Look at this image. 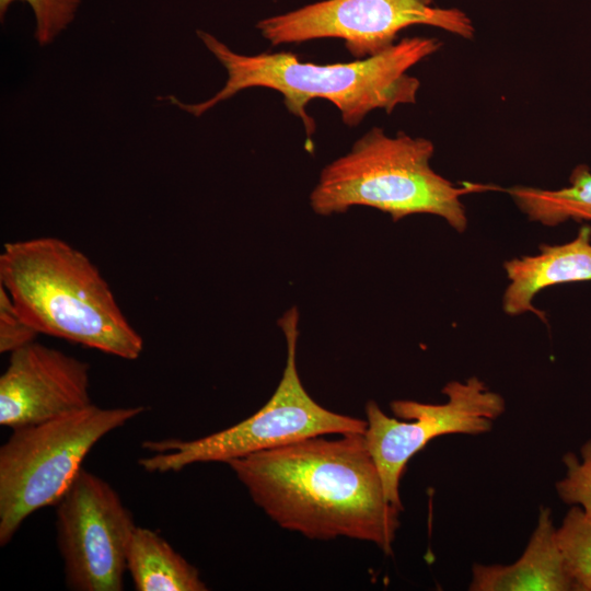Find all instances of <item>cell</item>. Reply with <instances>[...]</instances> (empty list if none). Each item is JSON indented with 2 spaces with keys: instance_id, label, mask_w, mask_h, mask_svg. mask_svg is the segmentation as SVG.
Instances as JSON below:
<instances>
[{
  "instance_id": "12",
  "label": "cell",
  "mask_w": 591,
  "mask_h": 591,
  "mask_svg": "<svg viewBox=\"0 0 591 591\" xmlns=\"http://www.w3.org/2000/svg\"><path fill=\"white\" fill-rule=\"evenodd\" d=\"M552 509L541 507L537 524L518 560L510 565L474 564L471 591H571L556 537Z\"/></svg>"
},
{
  "instance_id": "17",
  "label": "cell",
  "mask_w": 591,
  "mask_h": 591,
  "mask_svg": "<svg viewBox=\"0 0 591 591\" xmlns=\"http://www.w3.org/2000/svg\"><path fill=\"white\" fill-rule=\"evenodd\" d=\"M565 476L556 483L561 501L579 506L591 514V439L580 448V455L567 452L563 456Z\"/></svg>"
},
{
  "instance_id": "5",
  "label": "cell",
  "mask_w": 591,
  "mask_h": 591,
  "mask_svg": "<svg viewBox=\"0 0 591 591\" xmlns=\"http://www.w3.org/2000/svg\"><path fill=\"white\" fill-rule=\"evenodd\" d=\"M144 410L91 404L12 429L0 448V545L5 546L32 513L56 505L103 437Z\"/></svg>"
},
{
  "instance_id": "14",
  "label": "cell",
  "mask_w": 591,
  "mask_h": 591,
  "mask_svg": "<svg viewBox=\"0 0 591 591\" xmlns=\"http://www.w3.org/2000/svg\"><path fill=\"white\" fill-rule=\"evenodd\" d=\"M517 206L544 225L567 220H591V171L586 164L575 167L569 185L559 189L514 186L506 189Z\"/></svg>"
},
{
  "instance_id": "16",
  "label": "cell",
  "mask_w": 591,
  "mask_h": 591,
  "mask_svg": "<svg viewBox=\"0 0 591 591\" xmlns=\"http://www.w3.org/2000/svg\"><path fill=\"white\" fill-rule=\"evenodd\" d=\"M16 1L31 7L36 24L35 38L40 46L51 43L72 23L81 3V0H0L1 21Z\"/></svg>"
},
{
  "instance_id": "13",
  "label": "cell",
  "mask_w": 591,
  "mask_h": 591,
  "mask_svg": "<svg viewBox=\"0 0 591 591\" xmlns=\"http://www.w3.org/2000/svg\"><path fill=\"white\" fill-rule=\"evenodd\" d=\"M127 571L137 591H205L198 569L159 533L136 526L127 552Z\"/></svg>"
},
{
  "instance_id": "7",
  "label": "cell",
  "mask_w": 591,
  "mask_h": 591,
  "mask_svg": "<svg viewBox=\"0 0 591 591\" xmlns=\"http://www.w3.org/2000/svg\"><path fill=\"white\" fill-rule=\"evenodd\" d=\"M412 25H429L471 39L475 27L460 9L433 0H323L260 20L256 27L271 45L339 38L357 59L378 55Z\"/></svg>"
},
{
  "instance_id": "1",
  "label": "cell",
  "mask_w": 591,
  "mask_h": 591,
  "mask_svg": "<svg viewBox=\"0 0 591 591\" xmlns=\"http://www.w3.org/2000/svg\"><path fill=\"white\" fill-rule=\"evenodd\" d=\"M227 464L281 528L310 538L366 541L392 553L402 510L385 497L364 433L310 437Z\"/></svg>"
},
{
  "instance_id": "15",
  "label": "cell",
  "mask_w": 591,
  "mask_h": 591,
  "mask_svg": "<svg viewBox=\"0 0 591 591\" xmlns=\"http://www.w3.org/2000/svg\"><path fill=\"white\" fill-rule=\"evenodd\" d=\"M566 570L575 591H591V514L573 506L556 529Z\"/></svg>"
},
{
  "instance_id": "4",
  "label": "cell",
  "mask_w": 591,
  "mask_h": 591,
  "mask_svg": "<svg viewBox=\"0 0 591 591\" xmlns=\"http://www.w3.org/2000/svg\"><path fill=\"white\" fill-rule=\"evenodd\" d=\"M433 152V143L426 138L404 132L392 137L373 127L348 153L322 170L310 195L311 208L320 216H331L364 206L389 213L394 221L429 213L462 233L467 217L461 197L497 187L468 182L455 185L431 167Z\"/></svg>"
},
{
  "instance_id": "6",
  "label": "cell",
  "mask_w": 591,
  "mask_h": 591,
  "mask_svg": "<svg viewBox=\"0 0 591 591\" xmlns=\"http://www.w3.org/2000/svg\"><path fill=\"white\" fill-rule=\"evenodd\" d=\"M278 324L287 341V361L270 399L254 415L236 425L194 440H147L152 454L138 464L148 473H175L205 462L228 463L255 452L310 437L331 433H364L367 420L331 412L317 404L303 387L297 369L299 312L290 308Z\"/></svg>"
},
{
  "instance_id": "18",
  "label": "cell",
  "mask_w": 591,
  "mask_h": 591,
  "mask_svg": "<svg viewBox=\"0 0 591 591\" xmlns=\"http://www.w3.org/2000/svg\"><path fill=\"white\" fill-rule=\"evenodd\" d=\"M39 334L15 309L9 293L0 285V352H13L36 340Z\"/></svg>"
},
{
  "instance_id": "11",
  "label": "cell",
  "mask_w": 591,
  "mask_h": 591,
  "mask_svg": "<svg viewBox=\"0 0 591 591\" xmlns=\"http://www.w3.org/2000/svg\"><path fill=\"white\" fill-rule=\"evenodd\" d=\"M510 280L502 308L509 315L532 312L545 321L544 313L533 305L543 289L559 283L591 280V228L582 227L577 236L559 245H540V253L505 263Z\"/></svg>"
},
{
  "instance_id": "8",
  "label": "cell",
  "mask_w": 591,
  "mask_h": 591,
  "mask_svg": "<svg viewBox=\"0 0 591 591\" xmlns=\"http://www.w3.org/2000/svg\"><path fill=\"white\" fill-rule=\"evenodd\" d=\"M442 393L443 404L397 399L390 404L398 420L370 401L366 405L364 438L379 471L386 499L403 510L399 483L407 462L427 443L451 433L480 434L491 430L506 410L503 397L476 376L451 381Z\"/></svg>"
},
{
  "instance_id": "9",
  "label": "cell",
  "mask_w": 591,
  "mask_h": 591,
  "mask_svg": "<svg viewBox=\"0 0 591 591\" xmlns=\"http://www.w3.org/2000/svg\"><path fill=\"white\" fill-rule=\"evenodd\" d=\"M56 541L72 591H121L136 523L115 488L81 468L55 505Z\"/></svg>"
},
{
  "instance_id": "10",
  "label": "cell",
  "mask_w": 591,
  "mask_h": 591,
  "mask_svg": "<svg viewBox=\"0 0 591 591\" xmlns=\"http://www.w3.org/2000/svg\"><path fill=\"white\" fill-rule=\"evenodd\" d=\"M90 366L36 340L10 354L0 376V425L15 429L84 408Z\"/></svg>"
},
{
  "instance_id": "3",
  "label": "cell",
  "mask_w": 591,
  "mask_h": 591,
  "mask_svg": "<svg viewBox=\"0 0 591 591\" xmlns=\"http://www.w3.org/2000/svg\"><path fill=\"white\" fill-rule=\"evenodd\" d=\"M0 285L38 334L136 360L143 339L119 308L90 258L53 236L8 242L0 254Z\"/></svg>"
},
{
  "instance_id": "2",
  "label": "cell",
  "mask_w": 591,
  "mask_h": 591,
  "mask_svg": "<svg viewBox=\"0 0 591 591\" xmlns=\"http://www.w3.org/2000/svg\"><path fill=\"white\" fill-rule=\"evenodd\" d=\"M197 35L227 70L228 80L206 101L185 104L171 96V103L199 117L245 89H271L282 95L286 108L302 120L308 138H312L315 124L305 109L314 99L333 103L348 127L357 126L374 109L390 114L398 105L414 104L420 81L408 70L441 47L434 37H406L368 58L318 65L300 61L289 51L242 55L205 31L198 30Z\"/></svg>"
}]
</instances>
